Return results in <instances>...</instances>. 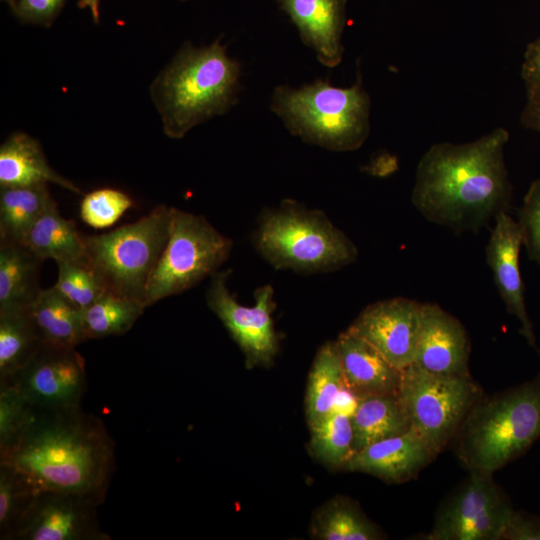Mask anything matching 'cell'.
<instances>
[{
	"instance_id": "obj_1",
	"label": "cell",
	"mask_w": 540,
	"mask_h": 540,
	"mask_svg": "<svg viewBox=\"0 0 540 540\" xmlns=\"http://www.w3.org/2000/svg\"><path fill=\"white\" fill-rule=\"evenodd\" d=\"M509 133L497 128L464 144L441 142L421 157L411 200L428 221L478 232L508 212L512 186L504 160Z\"/></svg>"
},
{
	"instance_id": "obj_23",
	"label": "cell",
	"mask_w": 540,
	"mask_h": 540,
	"mask_svg": "<svg viewBox=\"0 0 540 540\" xmlns=\"http://www.w3.org/2000/svg\"><path fill=\"white\" fill-rule=\"evenodd\" d=\"M350 417L353 428V453L374 442L412 429L398 393L358 398Z\"/></svg>"
},
{
	"instance_id": "obj_31",
	"label": "cell",
	"mask_w": 540,
	"mask_h": 540,
	"mask_svg": "<svg viewBox=\"0 0 540 540\" xmlns=\"http://www.w3.org/2000/svg\"><path fill=\"white\" fill-rule=\"evenodd\" d=\"M38 491L18 471L0 463V539L14 540Z\"/></svg>"
},
{
	"instance_id": "obj_24",
	"label": "cell",
	"mask_w": 540,
	"mask_h": 540,
	"mask_svg": "<svg viewBox=\"0 0 540 540\" xmlns=\"http://www.w3.org/2000/svg\"><path fill=\"white\" fill-rule=\"evenodd\" d=\"M29 314L44 345L76 348L83 343V310L69 302L52 286L42 289Z\"/></svg>"
},
{
	"instance_id": "obj_28",
	"label": "cell",
	"mask_w": 540,
	"mask_h": 540,
	"mask_svg": "<svg viewBox=\"0 0 540 540\" xmlns=\"http://www.w3.org/2000/svg\"><path fill=\"white\" fill-rule=\"evenodd\" d=\"M43 345L29 310L0 314V383L11 380Z\"/></svg>"
},
{
	"instance_id": "obj_16",
	"label": "cell",
	"mask_w": 540,
	"mask_h": 540,
	"mask_svg": "<svg viewBox=\"0 0 540 540\" xmlns=\"http://www.w3.org/2000/svg\"><path fill=\"white\" fill-rule=\"evenodd\" d=\"M486 245V263L490 267L506 311L520 322V334L540 357L532 323L527 313L524 283L519 267L523 245L520 227L508 212L500 213Z\"/></svg>"
},
{
	"instance_id": "obj_7",
	"label": "cell",
	"mask_w": 540,
	"mask_h": 540,
	"mask_svg": "<svg viewBox=\"0 0 540 540\" xmlns=\"http://www.w3.org/2000/svg\"><path fill=\"white\" fill-rule=\"evenodd\" d=\"M170 217L171 207L158 205L131 224L85 236L88 261L108 290L143 304L146 283L168 240Z\"/></svg>"
},
{
	"instance_id": "obj_12",
	"label": "cell",
	"mask_w": 540,
	"mask_h": 540,
	"mask_svg": "<svg viewBox=\"0 0 540 540\" xmlns=\"http://www.w3.org/2000/svg\"><path fill=\"white\" fill-rule=\"evenodd\" d=\"M33 407L67 410L81 406L87 389L84 358L76 348L43 345L11 380Z\"/></svg>"
},
{
	"instance_id": "obj_20",
	"label": "cell",
	"mask_w": 540,
	"mask_h": 540,
	"mask_svg": "<svg viewBox=\"0 0 540 540\" xmlns=\"http://www.w3.org/2000/svg\"><path fill=\"white\" fill-rule=\"evenodd\" d=\"M48 182L82 194L76 185L50 167L39 142L31 136L17 132L2 143L0 187L30 186Z\"/></svg>"
},
{
	"instance_id": "obj_8",
	"label": "cell",
	"mask_w": 540,
	"mask_h": 540,
	"mask_svg": "<svg viewBox=\"0 0 540 540\" xmlns=\"http://www.w3.org/2000/svg\"><path fill=\"white\" fill-rule=\"evenodd\" d=\"M233 242L202 215L171 207L169 236L145 286V308L219 271Z\"/></svg>"
},
{
	"instance_id": "obj_2",
	"label": "cell",
	"mask_w": 540,
	"mask_h": 540,
	"mask_svg": "<svg viewBox=\"0 0 540 540\" xmlns=\"http://www.w3.org/2000/svg\"><path fill=\"white\" fill-rule=\"evenodd\" d=\"M0 463L22 474L38 491L86 495L105 501L115 471V443L103 421L82 407L35 408Z\"/></svg>"
},
{
	"instance_id": "obj_34",
	"label": "cell",
	"mask_w": 540,
	"mask_h": 540,
	"mask_svg": "<svg viewBox=\"0 0 540 540\" xmlns=\"http://www.w3.org/2000/svg\"><path fill=\"white\" fill-rule=\"evenodd\" d=\"M33 410L34 407L14 386L0 383V455L15 444L28 424Z\"/></svg>"
},
{
	"instance_id": "obj_39",
	"label": "cell",
	"mask_w": 540,
	"mask_h": 540,
	"mask_svg": "<svg viewBox=\"0 0 540 540\" xmlns=\"http://www.w3.org/2000/svg\"><path fill=\"white\" fill-rule=\"evenodd\" d=\"M520 122L525 128L540 133V89L527 90V101Z\"/></svg>"
},
{
	"instance_id": "obj_13",
	"label": "cell",
	"mask_w": 540,
	"mask_h": 540,
	"mask_svg": "<svg viewBox=\"0 0 540 540\" xmlns=\"http://www.w3.org/2000/svg\"><path fill=\"white\" fill-rule=\"evenodd\" d=\"M100 505L82 494L38 492L14 540H110L97 516Z\"/></svg>"
},
{
	"instance_id": "obj_40",
	"label": "cell",
	"mask_w": 540,
	"mask_h": 540,
	"mask_svg": "<svg viewBox=\"0 0 540 540\" xmlns=\"http://www.w3.org/2000/svg\"><path fill=\"white\" fill-rule=\"evenodd\" d=\"M78 6L82 9L89 8L94 22H99V0H79Z\"/></svg>"
},
{
	"instance_id": "obj_29",
	"label": "cell",
	"mask_w": 540,
	"mask_h": 540,
	"mask_svg": "<svg viewBox=\"0 0 540 540\" xmlns=\"http://www.w3.org/2000/svg\"><path fill=\"white\" fill-rule=\"evenodd\" d=\"M144 309L138 300L107 290L83 311L85 340L125 334Z\"/></svg>"
},
{
	"instance_id": "obj_17",
	"label": "cell",
	"mask_w": 540,
	"mask_h": 540,
	"mask_svg": "<svg viewBox=\"0 0 540 540\" xmlns=\"http://www.w3.org/2000/svg\"><path fill=\"white\" fill-rule=\"evenodd\" d=\"M437 455L429 443L411 429L353 453L344 470L401 483L414 478Z\"/></svg>"
},
{
	"instance_id": "obj_32",
	"label": "cell",
	"mask_w": 540,
	"mask_h": 540,
	"mask_svg": "<svg viewBox=\"0 0 540 540\" xmlns=\"http://www.w3.org/2000/svg\"><path fill=\"white\" fill-rule=\"evenodd\" d=\"M57 266L58 277L53 287L83 311L108 290L89 261L58 262Z\"/></svg>"
},
{
	"instance_id": "obj_9",
	"label": "cell",
	"mask_w": 540,
	"mask_h": 540,
	"mask_svg": "<svg viewBox=\"0 0 540 540\" xmlns=\"http://www.w3.org/2000/svg\"><path fill=\"white\" fill-rule=\"evenodd\" d=\"M398 395L411 428L439 454L484 393L471 374L437 375L412 364L403 370Z\"/></svg>"
},
{
	"instance_id": "obj_25",
	"label": "cell",
	"mask_w": 540,
	"mask_h": 540,
	"mask_svg": "<svg viewBox=\"0 0 540 540\" xmlns=\"http://www.w3.org/2000/svg\"><path fill=\"white\" fill-rule=\"evenodd\" d=\"M310 534L317 540L386 539L382 529L369 519L353 499L338 495L313 514Z\"/></svg>"
},
{
	"instance_id": "obj_19",
	"label": "cell",
	"mask_w": 540,
	"mask_h": 540,
	"mask_svg": "<svg viewBox=\"0 0 540 540\" xmlns=\"http://www.w3.org/2000/svg\"><path fill=\"white\" fill-rule=\"evenodd\" d=\"M334 342L345 389L356 399L399 392L403 370L391 364L369 342L348 330L342 332Z\"/></svg>"
},
{
	"instance_id": "obj_11",
	"label": "cell",
	"mask_w": 540,
	"mask_h": 540,
	"mask_svg": "<svg viewBox=\"0 0 540 540\" xmlns=\"http://www.w3.org/2000/svg\"><path fill=\"white\" fill-rule=\"evenodd\" d=\"M228 276V271H217L211 276L206 291L207 305L239 346L246 366L268 367L279 349L272 319L274 290L271 285L257 288L254 292L255 305L243 306L230 292Z\"/></svg>"
},
{
	"instance_id": "obj_21",
	"label": "cell",
	"mask_w": 540,
	"mask_h": 540,
	"mask_svg": "<svg viewBox=\"0 0 540 540\" xmlns=\"http://www.w3.org/2000/svg\"><path fill=\"white\" fill-rule=\"evenodd\" d=\"M42 262L22 243L0 245V314L30 309L42 291Z\"/></svg>"
},
{
	"instance_id": "obj_35",
	"label": "cell",
	"mask_w": 540,
	"mask_h": 540,
	"mask_svg": "<svg viewBox=\"0 0 540 540\" xmlns=\"http://www.w3.org/2000/svg\"><path fill=\"white\" fill-rule=\"evenodd\" d=\"M517 223L530 260L540 266V178L532 182L524 196Z\"/></svg>"
},
{
	"instance_id": "obj_30",
	"label": "cell",
	"mask_w": 540,
	"mask_h": 540,
	"mask_svg": "<svg viewBox=\"0 0 540 540\" xmlns=\"http://www.w3.org/2000/svg\"><path fill=\"white\" fill-rule=\"evenodd\" d=\"M309 428L308 451L311 456L331 470L345 469L353 454L351 417L336 410Z\"/></svg>"
},
{
	"instance_id": "obj_41",
	"label": "cell",
	"mask_w": 540,
	"mask_h": 540,
	"mask_svg": "<svg viewBox=\"0 0 540 540\" xmlns=\"http://www.w3.org/2000/svg\"><path fill=\"white\" fill-rule=\"evenodd\" d=\"M6 3H8L10 5V7L12 8L14 6V4L16 3V0H4Z\"/></svg>"
},
{
	"instance_id": "obj_15",
	"label": "cell",
	"mask_w": 540,
	"mask_h": 540,
	"mask_svg": "<svg viewBox=\"0 0 540 540\" xmlns=\"http://www.w3.org/2000/svg\"><path fill=\"white\" fill-rule=\"evenodd\" d=\"M471 343L461 322L437 304L424 303L414 365L437 375H470Z\"/></svg>"
},
{
	"instance_id": "obj_33",
	"label": "cell",
	"mask_w": 540,
	"mask_h": 540,
	"mask_svg": "<svg viewBox=\"0 0 540 540\" xmlns=\"http://www.w3.org/2000/svg\"><path fill=\"white\" fill-rule=\"evenodd\" d=\"M132 205V199L120 190L97 189L83 197L80 217L89 226L103 229L113 225Z\"/></svg>"
},
{
	"instance_id": "obj_10",
	"label": "cell",
	"mask_w": 540,
	"mask_h": 540,
	"mask_svg": "<svg viewBox=\"0 0 540 540\" xmlns=\"http://www.w3.org/2000/svg\"><path fill=\"white\" fill-rule=\"evenodd\" d=\"M513 507L493 473L470 474L441 502L425 540H501Z\"/></svg>"
},
{
	"instance_id": "obj_26",
	"label": "cell",
	"mask_w": 540,
	"mask_h": 540,
	"mask_svg": "<svg viewBox=\"0 0 540 540\" xmlns=\"http://www.w3.org/2000/svg\"><path fill=\"white\" fill-rule=\"evenodd\" d=\"M344 379L335 342L324 343L317 351L308 375L305 413L311 425L336 410Z\"/></svg>"
},
{
	"instance_id": "obj_38",
	"label": "cell",
	"mask_w": 540,
	"mask_h": 540,
	"mask_svg": "<svg viewBox=\"0 0 540 540\" xmlns=\"http://www.w3.org/2000/svg\"><path fill=\"white\" fill-rule=\"evenodd\" d=\"M521 75L527 90L540 89V37L527 45Z\"/></svg>"
},
{
	"instance_id": "obj_22",
	"label": "cell",
	"mask_w": 540,
	"mask_h": 540,
	"mask_svg": "<svg viewBox=\"0 0 540 540\" xmlns=\"http://www.w3.org/2000/svg\"><path fill=\"white\" fill-rule=\"evenodd\" d=\"M22 244L43 261H88L85 236L79 233L73 221L60 214L54 199L28 230Z\"/></svg>"
},
{
	"instance_id": "obj_14",
	"label": "cell",
	"mask_w": 540,
	"mask_h": 540,
	"mask_svg": "<svg viewBox=\"0 0 540 540\" xmlns=\"http://www.w3.org/2000/svg\"><path fill=\"white\" fill-rule=\"evenodd\" d=\"M421 303L403 297L367 306L348 327V331L375 347L400 370L414 363Z\"/></svg>"
},
{
	"instance_id": "obj_27",
	"label": "cell",
	"mask_w": 540,
	"mask_h": 540,
	"mask_svg": "<svg viewBox=\"0 0 540 540\" xmlns=\"http://www.w3.org/2000/svg\"><path fill=\"white\" fill-rule=\"evenodd\" d=\"M52 199L47 183L0 187V245L22 243Z\"/></svg>"
},
{
	"instance_id": "obj_4",
	"label": "cell",
	"mask_w": 540,
	"mask_h": 540,
	"mask_svg": "<svg viewBox=\"0 0 540 540\" xmlns=\"http://www.w3.org/2000/svg\"><path fill=\"white\" fill-rule=\"evenodd\" d=\"M540 438V373L532 380L472 407L455 438L456 455L469 471L494 473Z\"/></svg>"
},
{
	"instance_id": "obj_3",
	"label": "cell",
	"mask_w": 540,
	"mask_h": 540,
	"mask_svg": "<svg viewBox=\"0 0 540 540\" xmlns=\"http://www.w3.org/2000/svg\"><path fill=\"white\" fill-rule=\"evenodd\" d=\"M240 75L239 63L227 55L220 38L204 47L183 45L150 88L164 133L180 139L226 113L238 100Z\"/></svg>"
},
{
	"instance_id": "obj_42",
	"label": "cell",
	"mask_w": 540,
	"mask_h": 540,
	"mask_svg": "<svg viewBox=\"0 0 540 540\" xmlns=\"http://www.w3.org/2000/svg\"><path fill=\"white\" fill-rule=\"evenodd\" d=\"M184 1V0H183Z\"/></svg>"
},
{
	"instance_id": "obj_6",
	"label": "cell",
	"mask_w": 540,
	"mask_h": 540,
	"mask_svg": "<svg viewBox=\"0 0 540 540\" xmlns=\"http://www.w3.org/2000/svg\"><path fill=\"white\" fill-rule=\"evenodd\" d=\"M252 240L259 254L278 270L325 273L358 257L355 244L326 214L291 199L261 215Z\"/></svg>"
},
{
	"instance_id": "obj_5",
	"label": "cell",
	"mask_w": 540,
	"mask_h": 540,
	"mask_svg": "<svg viewBox=\"0 0 540 540\" xmlns=\"http://www.w3.org/2000/svg\"><path fill=\"white\" fill-rule=\"evenodd\" d=\"M370 106L359 70L355 83L347 88L321 79L298 89L278 86L271 103L272 111L293 135L332 151H352L363 145L370 130Z\"/></svg>"
},
{
	"instance_id": "obj_36",
	"label": "cell",
	"mask_w": 540,
	"mask_h": 540,
	"mask_svg": "<svg viewBox=\"0 0 540 540\" xmlns=\"http://www.w3.org/2000/svg\"><path fill=\"white\" fill-rule=\"evenodd\" d=\"M65 0H16L11 8L25 23L50 27L60 14Z\"/></svg>"
},
{
	"instance_id": "obj_37",
	"label": "cell",
	"mask_w": 540,
	"mask_h": 540,
	"mask_svg": "<svg viewBox=\"0 0 540 540\" xmlns=\"http://www.w3.org/2000/svg\"><path fill=\"white\" fill-rule=\"evenodd\" d=\"M501 540H540V517L513 510Z\"/></svg>"
},
{
	"instance_id": "obj_18",
	"label": "cell",
	"mask_w": 540,
	"mask_h": 540,
	"mask_svg": "<svg viewBox=\"0 0 540 540\" xmlns=\"http://www.w3.org/2000/svg\"><path fill=\"white\" fill-rule=\"evenodd\" d=\"M297 27L302 42L313 49L328 68L340 64L344 54L342 34L348 0H277Z\"/></svg>"
}]
</instances>
